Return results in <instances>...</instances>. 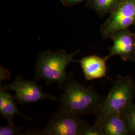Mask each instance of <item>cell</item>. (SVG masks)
I'll list each match as a JSON object with an SVG mask.
<instances>
[{
	"instance_id": "1",
	"label": "cell",
	"mask_w": 135,
	"mask_h": 135,
	"mask_svg": "<svg viewBox=\"0 0 135 135\" xmlns=\"http://www.w3.org/2000/svg\"><path fill=\"white\" fill-rule=\"evenodd\" d=\"M63 89V94L59 100V109L79 116L96 115L99 111L104 98L92 87L80 84L72 74L69 75Z\"/></svg>"
},
{
	"instance_id": "2",
	"label": "cell",
	"mask_w": 135,
	"mask_h": 135,
	"mask_svg": "<svg viewBox=\"0 0 135 135\" xmlns=\"http://www.w3.org/2000/svg\"><path fill=\"white\" fill-rule=\"evenodd\" d=\"M80 52L77 50L68 54L65 50H60L55 52L47 50L39 53L35 63L36 80H42L48 86L57 84L59 87L63 88L69 77L67 67L76 61L74 58Z\"/></svg>"
},
{
	"instance_id": "3",
	"label": "cell",
	"mask_w": 135,
	"mask_h": 135,
	"mask_svg": "<svg viewBox=\"0 0 135 135\" xmlns=\"http://www.w3.org/2000/svg\"><path fill=\"white\" fill-rule=\"evenodd\" d=\"M135 98V82L133 78L119 75L97 114H123L134 103Z\"/></svg>"
},
{
	"instance_id": "4",
	"label": "cell",
	"mask_w": 135,
	"mask_h": 135,
	"mask_svg": "<svg viewBox=\"0 0 135 135\" xmlns=\"http://www.w3.org/2000/svg\"><path fill=\"white\" fill-rule=\"evenodd\" d=\"M80 116L59 109L43 130H28L26 135H80L84 123Z\"/></svg>"
},
{
	"instance_id": "5",
	"label": "cell",
	"mask_w": 135,
	"mask_h": 135,
	"mask_svg": "<svg viewBox=\"0 0 135 135\" xmlns=\"http://www.w3.org/2000/svg\"><path fill=\"white\" fill-rule=\"evenodd\" d=\"M135 26V0H122L100 27L104 40L111 39L118 32Z\"/></svg>"
},
{
	"instance_id": "6",
	"label": "cell",
	"mask_w": 135,
	"mask_h": 135,
	"mask_svg": "<svg viewBox=\"0 0 135 135\" xmlns=\"http://www.w3.org/2000/svg\"><path fill=\"white\" fill-rule=\"evenodd\" d=\"M3 87L9 91H14L15 93V101L21 104L56 99L55 96L44 92L42 87L37 82L25 79L22 76L16 78L12 83Z\"/></svg>"
},
{
	"instance_id": "7",
	"label": "cell",
	"mask_w": 135,
	"mask_h": 135,
	"mask_svg": "<svg viewBox=\"0 0 135 135\" xmlns=\"http://www.w3.org/2000/svg\"><path fill=\"white\" fill-rule=\"evenodd\" d=\"M113 45L109 48L110 52L108 58L115 56H119L121 59L127 62L132 60L134 51V35L129 29L121 31L111 38Z\"/></svg>"
},
{
	"instance_id": "8",
	"label": "cell",
	"mask_w": 135,
	"mask_h": 135,
	"mask_svg": "<svg viewBox=\"0 0 135 135\" xmlns=\"http://www.w3.org/2000/svg\"><path fill=\"white\" fill-rule=\"evenodd\" d=\"M95 125L103 135H128L130 134L125 118L122 114H97Z\"/></svg>"
},
{
	"instance_id": "9",
	"label": "cell",
	"mask_w": 135,
	"mask_h": 135,
	"mask_svg": "<svg viewBox=\"0 0 135 135\" xmlns=\"http://www.w3.org/2000/svg\"><path fill=\"white\" fill-rule=\"evenodd\" d=\"M108 59L107 56L102 58L96 55H92L76 61L80 64L85 78L88 81L107 78V62Z\"/></svg>"
},
{
	"instance_id": "10",
	"label": "cell",
	"mask_w": 135,
	"mask_h": 135,
	"mask_svg": "<svg viewBox=\"0 0 135 135\" xmlns=\"http://www.w3.org/2000/svg\"><path fill=\"white\" fill-rule=\"evenodd\" d=\"M122 0H87V8L94 11L103 18L110 14L116 9Z\"/></svg>"
},
{
	"instance_id": "11",
	"label": "cell",
	"mask_w": 135,
	"mask_h": 135,
	"mask_svg": "<svg viewBox=\"0 0 135 135\" xmlns=\"http://www.w3.org/2000/svg\"><path fill=\"white\" fill-rule=\"evenodd\" d=\"M14 98L10 94L4 105L0 107V114L1 117L7 121L8 124L14 125L13 119L16 116H21L25 119L31 120V119L27 116L23 115L20 112L16 106Z\"/></svg>"
},
{
	"instance_id": "12",
	"label": "cell",
	"mask_w": 135,
	"mask_h": 135,
	"mask_svg": "<svg viewBox=\"0 0 135 135\" xmlns=\"http://www.w3.org/2000/svg\"><path fill=\"white\" fill-rule=\"evenodd\" d=\"M128 126L130 134L135 135V104L134 103L123 114Z\"/></svg>"
},
{
	"instance_id": "13",
	"label": "cell",
	"mask_w": 135,
	"mask_h": 135,
	"mask_svg": "<svg viewBox=\"0 0 135 135\" xmlns=\"http://www.w3.org/2000/svg\"><path fill=\"white\" fill-rule=\"evenodd\" d=\"M22 129L18 126L8 124L6 126L0 127V135H22Z\"/></svg>"
},
{
	"instance_id": "14",
	"label": "cell",
	"mask_w": 135,
	"mask_h": 135,
	"mask_svg": "<svg viewBox=\"0 0 135 135\" xmlns=\"http://www.w3.org/2000/svg\"><path fill=\"white\" fill-rule=\"evenodd\" d=\"M80 135H103V134L97 126L90 125L86 121H84Z\"/></svg>"
},
{
	"instance_id": "15",
	"label": "cell",
	"mask_w": 135,
	"mask_h": 135,
	"mask_svg": "<svg viewBox=\"0 0 135 135\" xmlns=\"http://www.w3.org/2000/svg\"><path fill=\"white\" fill-rule=\"evenodd\" d=\"M86 0H60L61 2L65 7H72L77 5Z\"/></svg>"
},
{
	"instance_id": "16",
	"label": "cell",
	"mask_w": 135,
	"mask_h": 135,
	"mask_svg": "<svg viewBox=\"0 0 135 135\" xmlns=\"http://www.w3.org/2000/svg\"><path fill=\"white\" fill-rule=\"evenodd\" d=\"M134 55L133 56V58L132 59L131 61H135V31L134 32Z\"/></svg>"
}]
</instances>
